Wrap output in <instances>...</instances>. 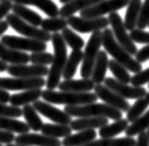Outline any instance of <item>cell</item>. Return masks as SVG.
Wrapping results in <instances>:
<instances>
[{"mask_svg":"<svg viewBox=\"0 0 149 146\" xmlns=\"http://www.w3.org/2000/svg\"><path fill=\"white\" fill-rule=\"evenodd\" d=\"M51 41L54 48V58L47 75L45 86L48 90H54L58 87L60 83V78L63 74L68 60V53H67V44L60 33H54Z\"/></svg>","mask_w":149,"mask_h":146,"instance_id":"1","label":"cell"},{"mask_svg":"<svg viewBox=\"0 0 149 146\" xmlns=\"http://www.w3.org/2000/svg\"><path fill=\"white\" fill-rule=\"evenodd\" d=\"M102 45L113 59L124 66L128 70L137 73L142 70V64L134 59L128 52L118 43L114 33L110 29H105L102 32Z\"/></svg>","mask_w":149,"mask_h":146,"instance_id":"2","label":"cell"},{"mask_svg":"<svg viewBox=\"0 0 149 146\" xmlns=\"http://www.w3.org/2000/svg\"><path fill=\"white\" fill-rule=\"evenodd\" d=\"M64 111L70 117H107L113 120L122 118L121 111L107 104L92 103L81 106H66Z\"/></svg>","mask_w":149,"mask_h":146,"instance_id":"3","label":"cell"},{"mask_svg":"<svg viewBox=\"0 0 149 146\" xmlns=\"http://www.w3.org/2000/svg\"><path fill=\"white\" fill-rule=\"evenodd\" d=\"M44 101L49 104L66 106H81L95 103L97 97L92 92H56L54 90H45L42 92Z\"/></svg>","mask_w":149,"mask_h":146,"instance_id":"4","label":"cell"},{"mask_svg":"<svg viewBox=\"0 0 149 146\" xmlns=\"http://www.w3.org/2000/svg\"><path fill=\"white\" fill-rule=\"evenodd\" d=\"M102 45V32L97 31L92 33L87 42L85 50L84 52L83 64L81 67L80 74L84 79H90L92 72L95 63L97 55H98L100 47Z\"/></svg>","mask_w":149,"mask_h":146,"instance_id":"5","label":"cell"},{"mask_svg":"<svg viewBox=\"0 0 149 146\" xmlns=\"http://www.w3.org/2000/svg\"><path fill=\"white\" fill-rule=\"evenodd\" d=\"M6 22L15 32L26 36L28 38L42 41L45 43L51 41V38H52V34H50V33H47L42 29H39L36 26L26 22L14 13H8L7 15Z\"/></svg>","mask_w":149,"mask_h":146,"instance_id":"6","label":"cell"},{"mask_svg":"<svg viewBox=\"0 0 149 146\" xmlns=\"http://www.w3.org/2000/svg\"><path fill=\"white\" fill-rule=\"evenodd\" d=\"M107 19L109 20V24L111 25L112 32L114 33V36L118 43L130 55L135 56L138 52L137 47L134 44V42L131 39L130 34L127 33V30L125 28L124 22H123L120 14L118 12L110 13Z\"/></svg>","mask_w":149,"mask_h":146,"instance_id":"7","label":"cell"},{"mask_svg":"<svg viewBox=\"0 0 149 146\" xmlns=\"http://www.w3.org/2000/svg\"><path fill=\"white\" fill-rule=\"evenodd\" d=\"M1 43L9 48L18 51H29L32 53L35 52H45L47 49V43L42 41L31 39L28 37H19L14 35H3Z\"/></svg>","mask_w":149,"mask_h":146,"instance_id":"8","label":"cell"},{"mask_svg":"<svg viewBox=\"0 0 149 146\" xmlns=\"http://www.w3.org/2000/svg\"><path fill=\"white\" fill-rule=\"evenodd\" d=\"M47 83L43 77L38 78H0V88L7 91H28L41 89Z\"/></svg>","mask_w":149,"mask_h":146,"instance_id":"9","label":"cell"},{"mask_svg":"<svg viewBox=\"0 0 149 146\" xmlns=\"http://www.w3.org/2000/svg\"><path fill=\"white\" fill-rule=\"evenodd\" d=\"M68 24L73 30L81 33H95L97 31L107 29L109 25V20L105 17L98 18H81L76 16H70L67 19Z\"/></svg>","mask_w":149,"mask_h":146,"instance_id":"10","label":"cell"},{"mask_svg":"<svg viewBox=\"0 0 149 146\" xmlns=\"http://www.w3.org/2000/svg\"><path fill=\"white\" fill-rule=\"evenodd\" d=\"M130 0H103L95 6L85 8L80 11L81 18H98L103 17L106 14L117 12V10L122 9L128 6Z\"/></svg>","mask_w":149,"mask_h":146,"instance_id":"11","label":"cell"},{"mask_svg":"<svg viewBox=\"0 0 149 146\" xmlns=\"http://www.w3.org/2000/svg\"><path fill=\"white\" fill-rule=\"evenodd\" d=\"M104 82L107 88L124 99H140L146 97L147 93L146 90L142 86H129L127 83H122L110 77L106 78Z\"/></svg>","mask_w":149,"mask_h":146,"instance_id":"12","label":"cell"},{"mask_svg":"<svg viewBox=\"0 0 149 146\" xmlns=\"http://www.w3.org/2000/svg\"><path fill=\"white\" fill-rule=\"evenodd\" d=\"M94 90L96 96L99 99H101L102 101H104L107 105L114 107L120 111L126 112V113L130 109L131 106L126 99H124L120 95H118V93H116L115 92L110 90L106 85L96 84Z\"/></svg>","mask_w":149,"mask_h":146,"instance_id":"13","label":"cell"},{"mask_svg":"<svg viewBox=\"0 0 149 146\" xmlns=\"http://www.w3.org/2000/svg\"><path fill=\"white\" fill-rule=\"evenodd\" d=\"M33 106L42 116L47 117L56 124L70 125V122L72 121L70 115H68L65 111H62L58 108L51 106L47 102L37 100L33 104Z\"/></svg>","mask_w":149,"mask_h":146,"instance_id":"14","label":"cell"},{"mask_svg":"<svg viewBox=\"0 0 149 146\" xmlns=\"http://www.w3.org/2000/svg\"><path fill=\"white\" fill-rule=\"evenodd\" d=\"M8 73L16 78H38L48 75L49 69L47 66L39 65H10Z\"/></svg>","mask_w":149,"mask_h":146,"instance_id":"15","label":"cell"},{"mask_svg":"<svg viewBox=\"0 0 149 146\" xmlns=\"http://www.w3.org/2000/svg\"><path fill=\"white\" fill-rule=\"evenodd\" d=\"M17 144L27 146H61L62 143L58 139L48 137L44 134L23 133L15 138Z\"/></svg>","mask_w":149,"mask_h":146,"instance_id":"16","label":"cell"},{"mask_svg":"<svg viewBox=\"0 0 149 146\" xmlns=\"http://www.w3.org/2000/svg\"><path fill=\"white\" fill-rule=\"evenodd\" d=\"M95 83L91 79L81 80H65L61 81L58 85V89L62 92H89L94 90Z\"/></svg>","mask_w":149,"mask_h":146,"instance_id":"17","label":"cell"},{"mask_svg":"<svg viewBox=\"0 0 149 146\" xmlns=\"http://www.w3.org/2000/svg\"><path fill=\"white\" fill-rule=\"evenodd\" d=\"M0 60L11 65H23L30 61V56L25 52L9 48L0 42Z\"/></svg>","mask_w":149,"mask_h":146,"instance_id":"18","label":"cell"},{"mask_svg":"<svg viewBox=\"0 0 149 146\" xmlns=\"http://www.w3.org/2000/svg\"><path fill=\"white\" fill-rule=\"evenodd\" d=\"M109 123V119L107 117H80L76 120L71 121L70 127L72 130L81 131L85 129H100L106 126Z\"/></svg>","mask_w":149,"mask_h":146,"instance_id":"19","label":"cell"},{"mask_svg":"<svg viewBox=\"0 0 149 146\" xmlns=\"http://www.w3.org/2000/svg\"><path fill=\"white\" fill-rule=\"evenodd\" d=\"M11 1L24 6H34L50 18H56L59 15V8L52 0H11Z\"/></svg>","mask_w":149,"mask_h":146,"instance_id":"20","label":"cell"},{"mask_svg":"<svg viewBox=\"0 0 149 146\" xmlns=\"http://www.w3.org/2000/svg\"><path fill=\"white\" fill-rule=\"evenodd\" d=\"M109 61L107 52H105V50H100L97 55L91 76V79L95 84H101L102 82H104L107 70L109 67Z\"/></svg>","mask_w":149,"mask_h":146,"instance_id":"21","label":"cell"},{"mask_svg":"<svg viewBox=\"0 0 149 146\" xmlns=\"http://www.w3.org/2000/svg\"><path fill=\"white\" fill-rule=\"evenodd\" d=\"M103 0H71L59 9V15L62 18H69L78 11L95 6Z\"/></svg>","mask_w":149,"mask_h":146,"instance_id":"22","label":"cell"},{"mask_svg":"<svg viewBox=\"0 0 149 146\" xmlns=\"http://www.w3.org/2000/svg\"><path fill=\"white\" fill-rule=\"evenodd\" d=\"M96 131L94 129H85L78 133L70 135L62 140L63 146H83L95 140Z\"/></svg>","mask_w":149,"mask_h":146,"instance_id":"23","label":"cell"},{"mask_svg":"<svg viewBox=\"0 0 149 146\" xmlns=\"http://www.w3.org/2000/svg\"><path fill=\"white\" fill-rule=\"evenodd\" d=\"M43 91L41 89H33L28 91H23L20 93H15L10 96V105L13 106H22L30 105L31 103H34L42 97Z\"/></svg>","mask_w":149,"mask_h":146,"instance_id":"24","label":"cell"},{"mask_svg":"<svg viewBox=\"0 0 149 146\" xmlns=\"http://www.w3.org/2000/svg\"><path fill=\"white\" fill-rule=\"evenodd\" d=\"M12 11L20 19H22L26 22L33 26H36V27L41 26V24L43 22V18L41 17V15L33 11V9L26 8L24 5L15 3L12 6Z\"/></svg>","mask_w":149,"mask_h":146,"instance_id":"25","label":"cell"},{"mask_svg":"<svg viewBox=\"0 0 149 146\" xmlns=\"http://www.w3.org/2000/svg\"><path fill=\"white\" fill-rule=\"evenodd\" d=\"M142 8L141 0H130V3L127 6L125 13L124 25L127 31H132L135 29L138 18H139L140 10Z\"/></svg>","mask_w":149,"mask_h":146,"instance_id":"26","label":"cell"},{"mask_svg":"<svg viewBox=\"0 0 149 146\" xmlns=\"http://www.w3.org/2000/svg\"><path fill=\"white\" fill-rule=\"evenodd\" d=\"M128 127H129V122H128L127 119L120 118L118 119V120H115L114 123L107 124L106 126L100 128L99 135L104 139L114 138L121 132H125Z\"/></svg>","mask_w":149,"mask_h":146,"instance_id":"27","label":"cell"},{"mask_svg":"<svg viewBox=\"0 0 149 146\" xmlns=\"http://www.w3.org/2000/svg\"><path fill=\"white\" fill-rule=\"evenodd\" d=\"M84 58V52L81 50H72L70 53L67 63L65 66V69L63 71V78L65 80H70L74 77L77 67L80 65V63L83 61Z\"/></svg>","mask_w":149,"mask_h":146,"instance_id":"28","label":"cell"},{"mask_svg":"<svg viewBox=\"0 0 149 146\" xmlns=\"http://www.w3.org/2000/svg\"><path fill=\"white\" fill-rule=\"evenodd\" d=\"M41 131L44 135L52 138H66L71 134L72 129L69 125H61V124H51L45 123L43 125Z\"/></svg>","mask_w":149,"mask_h":146,"instance_id":"29","label":"cell"},{"mask_svg":"<svg viewBox=\"0 0 149 146\" xmlns=\"http://www.w3.org/2000/svg\"><path fill=\"white\" fill-rule=\"evenodd\" d=\"M22 117H24L30 129L34 130V131H39L42 129L44 122L41 119L40 116H38L37 111L35 110V108L33 106L26 105L23 106Z\"/></svg>","mask_w":149,"mask_h":146,"instance_id":"30","label":"cell"},{"mask_svg":"<svg viewBox=\"0 0 149 146\" xmlns=\"http://www.w3.org/2000/svg\"><path fill=\"white\" fill-rule=\"evenodd\" d=\"M0 129L8 130L10 132H16L19 134L28 133L30 128L29 126L20 120H17L16 118L0 117Z\"/></svg>","mask_w":149,"mask_h":146,"instance_id":"31","label":"cell"},{"mask_svg":"<svg viewBox=\"0 0 149 146\" xmlns=\"http://www.w3.org/2000/svg\"><path fill=\"white\" fill-rule=\"evenodd\" d=\"M136 140L132 137L122 138H107L95 140L93 142L83 146H135Z\"/></svg>","mask_w":149,"mask_h":146,"instance_id":"32","label":"cell"},{"mask_svg":"<svg viewBox=\"0 0 149 146\" xmlns=\"http://www.w3.org/2000/svg\"><path fill=\"white\" fill-rule=\"evenodd\" d=\"M149 128V110L137 118L134 122H132L128 129L125 130V134L128 137H133L135 135H139L142 132H145Z\"/></svg>","mask_w":149,"mask_h":146,"instance_id":"33","label":"cell"},{"mask_svg":"<svg viewBox=\"0 0 149 146\" xmlns=\"http://www.w3.org/2000/svg\"><path fill=\"white\" fill-rule=\"evenodd\" d=\"M109 69L111 71V73L116 78L117 81H119L122 83H129L131 82L132 77L130 73L128 72V70L124 66L120 64L114 59H111L109 61Z\"/></svg>","mask_w":149,"mask_h":146,"instance_id":"34","label":"cell"},{"mask_svg":"<svg viewBox=\"0 0 149 146\" xmlns=\"http://www.w3.org/2000/svg\"><path fill=\"white\" fill-rule=\"evenodd\" d=\"M68 25V22L65 18L56 17L43 19L41 27H42V30L47 33H58V31H63L64 29H66Z\"/></svg>","mask_w":149,"mask_h":146,"instance_id":"35","label":"cell"},{"mask_svg":"<svg viewBox=\"0 0 149 146\" xmlns=\"http://www.w3.org/2000/svg\"><path fill=\"white\" fill-rule=\"evenodd\" d=\"M61 35H62L66 44H68L72 50H81L84 46V39L80 35L75 33L72 30L66 28L62 31Z\"/></svg>","mask_w":149,"mask_h":146,"instance_id":"36","label":"cell"},{"mask_svg":"<svg viewBox=\"0 0 149 146\" xmlns=\"http://www.w3.org/2000/svg\"><path fill=\"white\" fill-rule=\"evenodd\" d=\"M149 106L148 102L146 100V98H140L137 99V101L133 104V106L130 107V109L128 110L127 115H126V119L128 122H134L137 118H139L142 114L146 111V109Z\"/></svg>","mask_w":149,"mask_h":146,"instance_id":"37","label":"cell"},{"mask_svg":"<svg viewBox=\"0 0 149 146\" xmlns=\"http://www.w3.org/2000/svg\"><path fill=\"white\" fill-rule=\"evenodd\" d=\"M54 55L48 52H35L30 56V61L33 65L47 66L52 64Z\"/></svg>","mask_w":149,"mask_h":146,"instance_id":"38","label":"cell"},{"mask_svg":"<svg viewBox=\"0 0 149 146\" xmlns=\"http://www.w3.org/2000/svg\"><path fill=\"white\" fill-rule=\"evenodd\" d=\"M0 117L18 118L22 117V109L18 106H8L7 104L0 103Z\"/></svg>","mask_w":149,"mask_h":146,"instance_id":"39","label":"cell"},{"mask_svg":"<svg viewBox=\"0 0 149 146\" xmlns=\"http://www.w3.org/2000/svg\"><path fill=\"white\" fill-rule=\"evenodd\" d=\"M148 24H149V0H145V2L142 4V8L140 10L136 27L137 29L143 30L147 27Z\"/></svg>","mask_w":149,"mask_h":146,"instance_id":"40","label":"cell"},{"mask_svg":"<svg viewBox=\"0 0 149 146\" xmlns=\"http://www.w3.org/2000/svg\"><path fill=\"white\" fill-rule=\"evenodd\" d=\"M130 37L134 43L149 44V32H145L140 29H133L130 33Z\"/></svg>","mask_w":149,"mask_h":146,"instance_id":"41","label":"cell"},{"mask_svg":"<svg viewBox=\"0 0 149 146\" xmlns=\"http://www.w3.org/2000/svg\"><path fill=\"white\" fill-rule=\"evenodd\" d=\"M148 82H149V67L146 69L145 70H141L135 73L133 77H132L131 80V83L132 84V86H138V87H141Z\"/></svg>","mask_w":149,"mask_h":146,"instance_id":"42","label":"cell"},{"mask_svg":"<svg viewBox=\"0 0 149 146\" xmlns=\"http://www.w3.org/2000/svg\"><path fill=\"white\" fill-rule=\"evenodd\" d=\"M12 1L11 0H3L0 2V22L4 17H6L12 9Z\"/></svg>","mask_w":149,"mask_h":146,"instance_id":"43","label":"cell"},{"mask_svg":"<svg viewBox=\"0 0 149 146\" xmlns=\"http://www.w3.org/2000/svg\"><path fill=\"white\" fill-rule=\"evenodd\" d=\"M15 135L13 132L8 131V130L0 129V143L1 144H9L15 140Z\"/></svg>","mask_w":149,"mask_h":146,"instance_id":"44","label":"cell"},{"mask_svg":"<svg viewBox=\"0 0 149 146\" xmlns=\"http://www.w3.org/2000/svg\"><path fill=\"white\" fill-rule=\"evenodd\" d=\"M135 59L140 63H143L149 59V44L137 52L135 55Z\"/></svg>","mask_w":149,"mask_h":146,"instance_id":"45","label":"cell"},{"mask_svg":"<svg viewBox=\"0 0 149 146\" xmlns=\"http://www.w3.org/2000/svg\"><path fill=\"white\" fill-rule=\"evenodd\" d=\"M135 146H149V139L146 131L138 135V139L136 140Z\"/></svg>","mask_w":149,"mask_h":146,"instance_id":"46","label":"cell"},{"mask_svg":"<svg viewBox=\"0 0 149 146\" xmlns=\"http://www.w3.org/2000/svg\"><path fill=\"white\" fill-rule=\"evenodd\" d=\"M10 95L8 91L2 89L0 88V103H3V104H8L10 101Z\"/></svg>","mask_w":149,"mask_h":146,"instance_id":"47","label":"cell"},{"mask_svg":"<svg viewBox=\"0 0 149 146\" xmlns=\"http://www.w3.org/2000/svg\"><path fill=\"white\" fill-rule=\"evenodd\" d=\"M8 23L6 20H1L0 22V36H2L8 29Z\"/></svg>","mask_w":149,"mask_h":146,"instance_id":"48","label":"cell"},{"mask_svg":"<svg viewBox=\"0 0 149 146\" xmlns=\"http://www.w3.org/2000/svg\"><path fill=\"white\" fill-rule=\"evenodd\" d=\"M8 63L4 62L2 60H0V72H4V71H7L8 70Z\"/></svg>","mask_w":149,"mask_h":146,"instance_id":"49","label":"cell"},{"mask_svg":"<svg viewBox=\"0 0 149 146\" xmlns=\"http://www.w3.org/2000/svg\"><path fill=\"white\" fill-rule=\"evenodd\" d=\"M71 1V0H59V2L60 3H62V4H67L68 2Z\"/></svg>","mask_w":149,"mask_h":146,"instance_id":"50","label":"cell"},{"mask_svg":"<svg viewBox=\"0 0 149 146\" xmlns=\"http://www.w3.org/2000/svg\"><path fill=\"white\" fill-rule=\"evenodd\" d=\"M6 146H27V145H20V144H12V143H9V144H8V145H6Z\"/></svg>","mask_w":149,"mask_h":146,"instance_id":"51","label":"cell"},{"mask_svg":"<svg viewBox=\"0 0 149 146\" xmlns=\"http://www.w3.org/2000/svg\"><path fill=\"white\" fill-rule=\"evenodd\" d=\"M145 98H146V101L148 102V104H149V92H147V93H146V97H145Z\"/></svg>","mask_w":149,"mask_h":146,"instance_id":"52","label":"cell"},{"mask_svg":"<svg viewBox=\"0 0 149 146\" xmlns=\"http://www.w3.org/2000/svg\"><path fill=\"white\" fill-rule=\"evenodd\" d=\"M147 136H148V139H149V128H148V130H147Z\"/></svg>","mask_w":149,"mask_h":146,"instance_id":"53","label":"cell"},{"mask_svg":"<svg viewBox=\"0 0 149 146\" xmlns=\"http://www.w3.org/2000/svg\"><path fill=\"white\" fill-rule=\"evenodd\" d=\"M0 146H3V145H2V144H1V143H0Z\"/></svg>","mask_w":149,"mask_h":146,"instance_id":"54","label":"cell"},{"mask_svg":"<svg viewBox=\"0 0 149 146\" xmlns=\"http://www.w3.org/2000/svg\"><path fill=\"white\" fill-rule=\"evenodd\" d=\"M1 1H3V0H0V2H1Z\"/></svg>","mask_w":149,"mask_h":146,"instance_id":"55","label":"cell"},{"mask_svg":"<svg viewBox=\"0 0 149 146\" xmlns=\"http://www.w3.org/2000/svg\"><path fill=\"white\" fill-rule=\"evenodd\" d=\"M148 88H149V85H148Z\"/></svg>","mask_w":149,"mask_h":146,"instance_id":"56","label":"cell"},{"mask_svg":"<svg viewBox=\"0 0 149 146\" xmlns=\"http://www.w3.org/2000/svg\"><path fill=\"white\" fill-rule=\"evenodd\" d=\"M148 26H149V24H148Z\"/></svg>","mask_w":149,"mask_h":146,"instance_id":"57","label":"cell"}]
</instances>
